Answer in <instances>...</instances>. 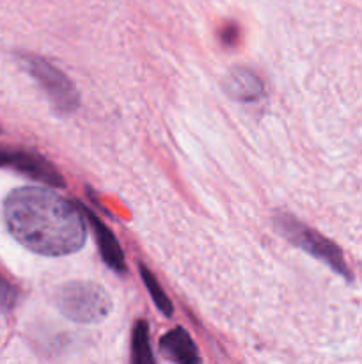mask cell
<instances>
[{"instance_id": "1", "label": "cell", "mask_w": 362, "mask_h": 364, "mask_svg": "<svg viewBox=\"0 0 362 364\" xmlns=\"http://www.w3.org/2000/svg\"><path fill=\"white\" fill-rule=\"evenodd\" d=\"M4 217L9 233L41 256L73 255L87 237L80 206L45 187L14 188L4 203Z\"/></svg>"}, {"instance_id": "9", "label": "cell", "mask_w": 362, "mask_h": 364, "mask_svg": "<svg viewBox=\"0 0 362 364\" xmlns=\"http://www.w3.org/2000/svg\"><path fill=\"white\" fill-rule=\"evenodd\" d=\"M131 359L135 364H153L155 355H153L151 345H149V327L144 320L137 322L133 329V338H131Z\"/></svg>"}, {"instance_id": "5", "label": "cell", "mask_w": 362, "mask_h": 364, "mask_svg": "<svg viewBox=\"0 0 362 364\" xmlns=\"http://www.w3.org/2000/svg\"><path fill=\"white\" fill-rule=\"evenodd\" d=\"M0 167H11L21 174H27L28 178L45 181L46 185L62 188L64 180L53 164H50L45 156L31 149L21 148H7L0 146Z\"/></svg>"}, {"instance_id": "8", "label": "cell", "mask_w": 362, "mask_h": 364, "mask_svg": "<svg viewBox=\"0 0 362 364\" xmlns=\"http://www.w3.org/2000/svg\"><path fill=\"white\" fill-rule=\"evenodd\" d=\"M160 350L170 361L181 364H195L201 361L197 354V347L192 341L190 334L183 327H176L160 340Z\"/></svg>"}, {"instance_id": "11", "label": "cell", "mask_w": 362, "mask_h": 364, "mask_svg": "<svg viewBox=\"0 0 362 364\" xmlns=\"http://www.w3.org/2000/svg\"><path fill=\"white\" fill-rule=\"evenodd\" d=\"M14 301H16V291L13 290V287H11V284H7L6 281L0 277V306L11 309L13 308Z\"/></svg>"}, {"instance_id": "10", "label": "cell", "mask_w": 362, "mask_h": 364, "mask_svg": "<svg viewBox=\"0 0 362 364\" xmlns=\"http://www.w3.org/2000/svg\"><path fill=\"white\" fill-rule=\"evenodd\" d=\"M138 269H141V276H142V279H144L146 288H148L149 294H151V299H153V302L156 304V308H158L165 316H172V313H174L172 302L169 301V297H167V294L163 291V288L160 287V283L156 281L155 274L149 272L144 265H141Z\"/></svg>"}, {"instance_id": "3", "label": "cell", "mask_w": 362, "mask_h": 364, "mask_svg": "<svg viewBox=\"0 0 362 364\" xmlns=\"http://www.w3.org/2000/svg\"><path fill=\"white\" fill-rule=\"evenodd\" d=\"M275 228L291 244L300 247L302 251L311 255L312 258L319 259L325 265H329L334 272L343 276L346 281H351L353 276H351L350 269H348L346 262H344L343 252H341V249L332 240L323 237L322 233H318L312 228L305 226L302 220L286 215V213H279L275 217Z\"/></svg>"}, {"instance_id": "6", "label": "cell", "mask_w": 362, "mask_h": 364, "mask_svg": "<svg viewBox=\"0 0 362 364\" xmlns=\"http://www.w3.org/2000/svg\"><path fill=\"white\" fill-rule=\"evenodd\" d=\"M80 206V205H78ZM82 213L85 215V219L89 220L91 228L94 230L96 233V240H98V247H99V255H102L103 262L110 267L112 270H116L117 274H123L126 270V262H124V255L121 251V245L117 242V238L114 237L112 231L94 215L89 208L85 206H80Z\"/></svg>"}, {"instance_id": "2", "label": "cell", "mask_w": 362, "mask_h": 364, "mask_svg": "<svg viewBox=\"0 0 362 364\" xmlns=\"http://www.w3.org/2000/svg\"><path fill=\"white\" fill-rule=\"evenodd\" d=\"M55 306L71 322L98 323L109 316L112 301L99 284L73 281L55 291Z\"/></svg>"}, {"instance_id": "7", "label": "cell", "mask_w": 362, "mask_h": 364, "mask_svg": "<svg viewBox=\"0 0 362 364\" xmlns=\"http://www.w3.org/2000/svg\"><path fill=\"white\" fill-rule=\"evenodd\" d=\"M224 87L229 96L240 102H256L265 95V84L248 68H234L224 80Z\"/></svg>"}, {"instance_id": "4", "label": "cell", "mask_w": 362, "mask_h": 364, "mask_svg": "<svg viewBox=\"0 0 362 364\" xmlns=\"http://www.w3.org/2000/svg\"><path fill=\"white\" fill-rule=\"evenodd\" d=\"M21 63H23L25 70L41 85V89L48 96L50 103H52L57 112L71 114L78 109L80 95H78L73 82L59 68H55L48 60L41 59V57L31 55V53L21 55Z\"/></svg>"}]
</instances>
